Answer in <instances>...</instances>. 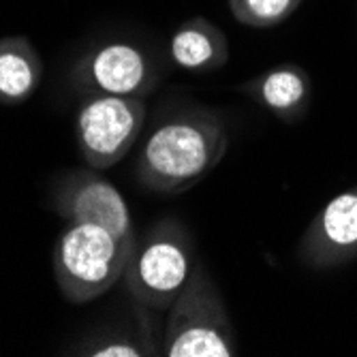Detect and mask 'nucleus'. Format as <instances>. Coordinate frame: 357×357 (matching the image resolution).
Instances as JSON below:
<instances>
[{
  "label": "nucleus",
  "instance_id": "obj_1",
  "mask_svg": "<svg viewBox=\"0 0 357 357\" xmlns=\"http://www.w3.org/2000/svg\"><path fill=\"white\" fill-rule=\"evenodd\" d=\"M227 148L229 133L216 112H180L154 126L139 150L135 174L148 190L178 195L220 165Z\"/></svg>",
  "mask_w": 357,
  "mask_h": 357
},
{
  "label": "nucleus",
  "instance_id": "obj_8",
  "mask_svg": "<svg viewBox=\"0 0 357 357\" xmlns=\"http://www.w3.org/2000/svg\"><path fill=\"white\" fill-rule=\"evenodd\" d=\"M298 259L312 270H330L357 259V186L319 210L298 244Z\"/></svg>",
  "mask_w": 357,
  "mask_h": 357
},
{
  "label": "nucleus",
  "instance_id": "obj_9",
  "mask_svg": "<svg viewBox=\"0 0 357 357\" xmlns=\"http://www.w3.org/2000/svg\"><path fill=\"white\" fill-rule=\"evenodd\" d=\"M248 99L261 103L284 122L300 120L310 103V77L296 64H280L240 86Z\"/></svg>",
  "mask_w": 357,
  "mask_h": 357
},
{
  "label": "nucleus",
  "instance_id": "obj_6",
  "mask_svg": "<svg viewBox=\"0 0 357 357\" xmlns=\"http://www.w3.org/2000/svg\"><path fill=\"white\" fill-rule=\"evenodd\" d=\"M154 58L131 41H107L86 52L71 71V84L82 94L144 96L156 86Z\"/></svg>",
  "mask_w": 357,
  "mask_h": 357
},
{
  "label": "nucleus",
  "instance_id": "obj_2",
  "mask_svg": "<svg viewBox=\"0 0 357 357\" xmlns=\"http://www.w3.org/2000/svg\"><path fill=\"white\" fill-rule=\"evenodd\" d=\"M135 244L137 238H118L99 225L67 222L52 252L62 298L71 304H88L105 296L124 276Z\"/></svg>",
  "mask_w": 357,
  "mask_h": 357
},
{
  "label": "nucleus",
  "instance_id": "obj_4",
  "mask_svg": "<svg viewBox=\"0 0 357 357\" xmlns=\"http://www.w3.org/2000/svg\"><path fill=\"white\" fill-rule=\"evenodd\" d=\"M167 357H234L238 340L220 291L202 261L169 308L163 336Z\"/></svg>",
  "mask_w": 357,
  "mask_h": 357
},
{
  "label": "nucleus",
  "instance_id": "obj_10",
  "mask_svg": "<svg viewBox=\"0 0 357 357\" xmlns=\"http://www.w3.org/2000/svg\"><path fill=\"white\" fill-rule=\"evenodd\" d=\"M169 58L176 67L190 73H208L225 67L229 43L225 32L206 17L182 22L169 39Z\"/></svg>",
  "mask_w": 357,
  "mask_h": 357
},
{
  "label": "nucleus",
  "instance_id": "obj_7",
  "mask_svg": "<svg viewBox=\"0 0 357 357\" xmlns=\"http://www.w3.org/2000/svg\"><path fill=\"white\" fill-rule=\"evenodd\" d=\"M50 206L67 222H90L118 238H137L122 192L99 169H73L58 176L50 190Z\"/></svg>",
  "mask_w": 357,
  "mask_h": 357
},
{
  "label": "nucleus",
  "instance_id": "obj_12",
  "mask_svg": "<svg viewBox=\"0 0 357 357\" xmlns=\"http://www.w3.org/2000/svg\"><path fill=\"white\" fill-rule=\"evenodd\" d=\"M302 0H229L231 15L248 28H272L296 13Z\"/></svg>",
  "mask_w": 357,
  "mask_h": 357
},
{
  "label": "nucleus",
  "instance_id": "obj_11",
  "mask_svg": "<svg viewBox=\"0 0 357 357\" xmlns=\"http://www.w3.org/2000/svg\"><path fill=\"white\" fill-rule=\"evenodd\" d=\"M41 75V58L26 37L0 39V103H26L37 92Z\"/></svg>",
  "mask_w": 357,
  "mask_h": 357
},
{
  "label": "nucleus",
  "instance_id": "obj_13",
  "mask_svg": "<svg viewBox=\"0 0 357 357\" xmlns=\"http://www.w3.org/2000/svg\"><path fill=\"white\" fill-rule=\"evenodd\" d=\"M82 355H90V357H142L148 355V349L137 344L131 338H109L105 342H96L84 349Z\"/></svg>",
  "mask_w": 357,
  "mask_h": 357
},
{
  "label": "nucleus",
  "instance_id": "obj_3",
  "mask_svg": "<svg viewBox=\"0 0 357 357\" xmlns=\"http://www.w3.org/2000/svg\"><path fill=\"white\" fill-rule=\"evenodd\" d=\"M197 261L188 227L174 216H165L154 222L142 240L137 238L122 278L137 304L150 310H169Z\"/></svg>",
  "mask_w": 357,
  "mask_h": 357
},
{
  "label": "nucleus",
  "instance_id": "obj_5",
  "mask_svg": "<svg viewBox=\"0 0 357 357\" xmlns=\"http://www.w3.org/2000/svg\"><path fill=\"white\" fill-rule=\"evenodd\" d=\"M146 122V103L135 96L86 94L75 116V142L92 169H109L131 152Z\"/></svg>",
  "mask_w": 357,
  "mask_h": 357
}]
</instances>
